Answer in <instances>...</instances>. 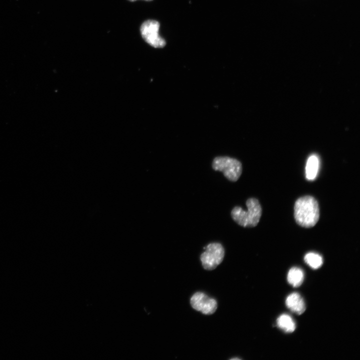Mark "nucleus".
Wrapping results in <instances>:
<instances>
[{"label": "nucleus", "instance_id": "f257e3e1", "mask_svg": "<svg viewBox=\"0 0 360 360\" xmlns=\"http://www.w3.org/2000/svg\"><path fill=\"white\" fill-rule=\"evenodd\" d=\"M294 217L296 223L302 227L314 226L320 218V208L317 200L306 196L298 198L294 206Z\"/></svg>", "mask_w": 360, "mask_h": 360}, {"label": "nucleus", "instance_id": "f03ea898", "mask_svg": "<svg viewBox=\"0 0 360 360\" xmlns=\"http://www.w3.org/2000/svg\"><path fill=\"white\" fill-rule=\"evenodd\" d=\"M247 210L242 207L234 206L231 212L234 220L238 225L244 228H252L257 226L260 222L262 209L258 200L251 198L246 201Z\"/></svg>", "mask_w": 360, "mask_h": 360}, {"label": "nucleus", "instance_id": "7ed1b4c3", "mask_svg": "<svg viewBox=\"0 0 360 360\" xmlns=\"http://www.w3.org/2000/svg\"><path fill=\"white\" fill-rule=\"evenodd\" d=\"M212 168L214 170L222 172L228 180L232 182L238 180L242 170V163L238 160L227 156L216 157Z\"/></svg>", "mask_w": 360, "mask_h": 360}, {"label": "nucleus", "instance_id": "20e7f679", "mask_svg": "<svg viewBox=\"0 0 360 360\" xmlns=\"http://www.w3.org/2000/svg\"><path fill=\"white\" fill-rule=\"evenodd\" d=\"M206 250L200 255V260L204 269L212 270L215 269L223 260L224 249L219 242H212L204 248Z\"/></svg>", "mask_w": 360, "mask_h": 360}, {"label": "nucleus", "instance_id": "39448f33", "mask_svg": "<svg viewBox=\"0 0 360 360\" xmlns=\"http://www.w3.org/2000/svg\"><path fill=\"white\" fill-rule=\"evenodd\" d=\"M160 23L155 20L144 21L140 28L142 38L148 44L155 48H162L166 44L165 40L158 34Z\"/></svg>", "mask_w": 360, "mask_h": 360}, {"label": "nucleus", "instance_id": "423d86ee", "mask_svg": "<svg viewBox=\"0 0 360 360\" xmlns=\"http://www.w3.org/2000/svg\"><path fill=\"white\" fill-rule=\"evenodd\" d=\"M190 302L193 308L207 315L214 314L218 306L216 300L202 292L194 294L190 298Z\"/></svg>", "mask_w": 360, "mask_h": 360}, {"label": "nucleus", "instance_id": "0eeeda50", "mask_svg": "<svg viewBox=\"0 0 360 360\" xmlns=\"http://www.w3.org/2000/svg\"><path fill=\"white\" fill-rule=\"evenodd\" d=\"M286 304L292 312L298 314H302L306 310L304 300L298 292H293L288 295L286 298Z\"/></svg>", "mask_w": 360, "mask_h": 360}, {"label": "nucleus", "instance_id": "6e6552de", "mask_svg": "<svg viewBox=\"0 0 360 360\" xmlns=\"http://www.w3.org/2000/svg\"><path fill=\"white\" fill-rule=\"evenodd\" d=\"M320 166L317 156L312 154L308 159L306 166V177L308 180H314L316 177Z\"/></svg>", "mask_w": 360, "mask_h": 360}, {"label": "nucleus", "instance_id": "1a4fd4ad", "mask_svg": "<svg viewBox=\"0 0 360 360\" xmlns=\"http://www.w3.org/2000/svg\"><path fill=\"white\" fill-rule=\"evenodd\" d=\"M287 279L288 283L294 287H298L304 281V272L300 268H292L288 272Z\"/></svg>", "mask_w": 360, "mask_h": 360}, {"label": "nucleus", "instance_id": "9d476101", "mask_svg": "<svg viewBox=\"0 0 360 360\" xmlns=\"http://www.w3.org/2000/svg\"><path fill=\"white\" fill-rule=\"evenodd\" d=\"M279 328L286 332H292L296 329V324L292 318L288 314H282L277 319Z\"/></svg>", "mask_w": 360, "mask_h": 360}, {"label": "nucleus", "instance_id": "9b49d317", "mask_svg": "<svg viewBox=\"0 0 360 360\" xmlns=\"http://www.w3.org/2000/svg\"><path fill=\"white\" fill-rule=\"evenodd\" d=\"M305 262L312 268L317 269L321 266L323 263L322 257L318 254L308 252L304 258Z\"/></svg>", "mask_w": 360, "mask_h": 360}, {"label": "nucleus", "instance_id": "f8f14e48", "mask_svg": "<svg viewBox=\"0 0 360 360\" xmlns=\"http://www.w3.org/2000/svg\"><path fill=\"white\" fill-rule=\"evenodd\" d=\"M128 0L130 1V2H134V1H136V0ZM144 0L150 1V0Z\"/></svg>", "mask_w": 360, "mask_h": 360}]
</instances>
